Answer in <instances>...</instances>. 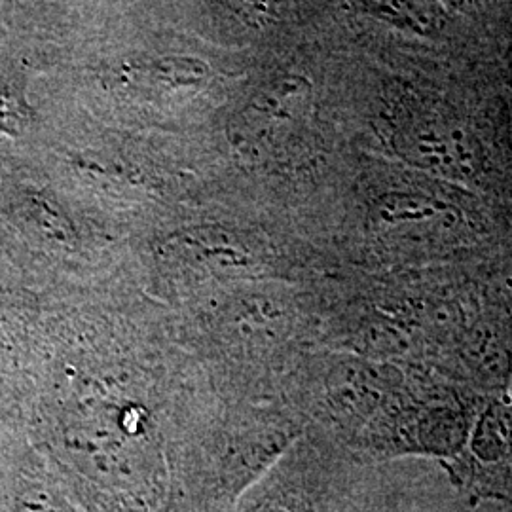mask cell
<instances>
[{
    "label": "cell",
    "instance_id": "9c48e42d",
    "mask_svg": "<svg viewBox=\"0 0 512 512\" xmlns=\"http://www.w3.org/2000/svg\"><path fill=\"white\" fill-rule=\"evenodd\" d=\"M31 122V110L18 90L0 86V131L18 135Z\"/></svg>",
    "mask_w": 512,
    "mask_h": 512
},
{
    "label": "cell",
    "instance_id": "8992f818",
    "mask_svg": "<svg viewBox=\"0 0 512 512\" xmlns=\"http://www.w3.org/2000/svg\"><path fill=\"white\" fill-rule=\"evenodd\" d=\"M363 6L374 18L414 35L433 37L444 25V12L433 2H370Z\"/></svg>",
    "mask_w": 512,
    "mask_h": 512
},
{
    "label": "cell",
    "instance_id": "5b68a950",
    "mask_svg": "<svg viewBox=\"0 0 512 512\" xmlns=\"http://www.w3.org/2000/svg\"><path fill=\"white\" fill-rule=\"evenodd\" d=\"M374 219L387 226L421 224V222H454V209L425 194L389 192L374 203Z\"/></svg>",
    "mask_w": 512,
    "mask_h": 512
},
{
    "label": "cell",
    "instance_id": "ba28073f",
    "mask_svg": "<svg viewBox=\"0 0 512 512\" xmlns=\"http://www.w3.org/2000/svg\"><path fill=\"white\" fill-rule=\"evenodd\" d=\"M418 433L431 448H454L463 437V420L454 410L437 408L421 418Z\"/></svg>",
    "mask_w": 512,
    "mask_h": 512
},
{
    "label": "cell",
    "instance_id": "6da1fadb",
    "mask_svg": "<svg viewBox=\"0 0 512 512\" xmlns=\"http://www.w3.org/2000/svg\"><path fill=\"white\" fill-rule=\"evenodd\" d=\"M406 164L433 175L467 181L480 167V150L465 128L442 120H423L404 126L393 141Z\"/></svg>",
    "mask_w": 512,
    "mask_h": 512
},
{
    "label": "cell",
    "instance_id": "52a82bcc",
    "mask_svg": "<svg viewBox=\"0 0 512 512\" xmlns=\"http://www.w3.org/2000/svg\"><path fill=\"white\" fill-rule=\"evenodd\" d=\"M465 361L486 380H501L509 370V348L490 325H478L465 340Z\"/></svg>",
    "mask_w": 512,
    "mask_h": 512
},
{
    "label": "cell",
    "instance_id": "3957f363",
    "mask_svg": "<svg viewBox=\"0 0 512 512\" xmlns=\"http://www.w3.org/2000/svg\"><path fill=\"white\" fill-rule=\"evenodd\" d=\"M175 251L186 262L205 264L209 268H243L253 262L249 249L238 234L224 228H198L179 234Z\"/></svg>",
    "mask_w": 512,
    "mask_h": 512
},
{
    "label": "cell",
    "instance_id": "277c9868",
    "mask_svg": "<svg viewBox=\"0 0 512 512\" xmlns=\"http://www.w3.org/2000/svg\"><path fill=\"white\" fill-rule=\"evenodd\" d=\"M310 97V84L302 78H283L256 93L245 112L247 128L264 129L294 120Z\"/></svg>",
    "mask_w": 512,
    "mask_h": 512
},
{
    "label": "cell",
    "instance_id": "7a4b0ae2",
    "mask_svg": "<svg viewBox=\"0 0 512 512\" xmlns=\"http://www.w3.org/2000/svg\"><path fill=\"white\" fill-rule=\"evenodd\" d=\"M122 74L129 88L164 93L198 86L209 78L211 71L200 59L173 55L152 61L129 63Z\"/></svg>",
    "mask_w": 512,
    "mask_h": 512
}]
</instances>
